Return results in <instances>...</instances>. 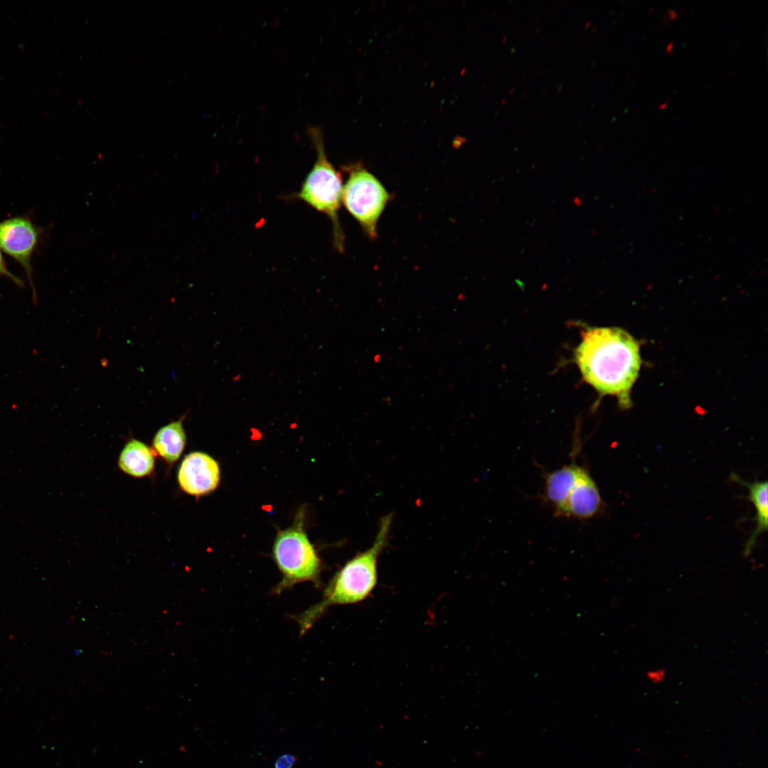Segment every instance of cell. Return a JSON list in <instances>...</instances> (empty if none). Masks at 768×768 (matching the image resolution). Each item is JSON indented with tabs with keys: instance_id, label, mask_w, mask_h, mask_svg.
Here are the masks:
<instances>
[{
	"instance_id": "obj_1",
	"label": "cell",
	"mask_w": 768,
	"mask_h": 768,
	"mask_svg": "<svg viewBox=\"0 0 768 768\" xmlns=\"http://www.w3.org/2000/svg\"><path fill=\"white\" fill-rule=\"evenodd\" d=\"M575 358L585 380L598 393L616 396L623 408L631 407V390L641 364L632 336L616 327L587 329Z\"/></svg>"
},
{
	"instance_id": "obj_2",
	"label": "cell",
	"mask_w": 768,
	"mask_h": 768,
	"mask_svg": "<svg viewBox=\"0 0 768 768\" xmlns=\"http://www.w3.org/2000/svg\"><path fill=\"white\" fill-rule=\"evenodd\" d=\"M392 519L390 515L382 518L370 548L358 553L337 572L326 586L320 602L294 617L302 635L329 607L355 604L370 595L377 583L378 558L388 542Z\"/></svg>"
},
{
	"instance_id": "obj_3",
	"label": "cell",
	"mask_w": 768,
	"mask_h": 768,
	"mask_svg": "<svg viewBox=\"0 0 768 768\" xmlns=\"http://www.w3.org/2000/svg\"><path fill=\"white\" fill-rule=\"evenodd\" d=\"M309 133L317 157L295 198L329 217L332 223L334 245L337 250L341 252L344 247V237L339 223L338 210L341 202L342 180L340 174L327 159L320 129L312 127Z\"/></svg>"
},
{
	"instance_id": "obj_4",
	"label": "cell",
	"mask_w": 768,
	"mask_h": 768,
	"mask_svg": "<svg viewBox=\"0 0 768 768\" xmlns=\"http://www.w3.org/2000/svg\"><path fill=\"white\" fill-rule=\"evenodd\" d=\"M303 513L294 524L277 534L273 545V558L282 574L281 581L273 594L292 588L304 582L319 585L321 560L303 528Z\"/></svg>"
},
{
	"instance_id": "obj_5",
	"label": "cell",
	"mask_w": 768,
	"mask_h": 768,
	"mask_svg": "<svg viewBox=\"0 0 768 768\" xmlns=\"http://www.w3.org/2000/svg\"><path fill=\"white\" fill-rule=\"evenodd\" d=\"M348 170L341 201L368 238L375 239L378 221L390 200V194L380 181L362 166H353Z\"/></svg>"
},
{
	"instance_id": "obj_6",
	"label": "cell",
	"mask_w": 768,
	"mask_h": 768,
	"mask_svg": "<svg viewBox=\"0 0 768 768\" xmlns=\"http://www.w3.org/2000/svg\"><path fill=\"white\" fill-rule=\"evenodd\" d=\"M39 229L26 217H14L0 222V250L15 259L32 282L31 257L39 240Z\"/></svg>"
},
{
	"instance_id": "obj_7",
	"label": "cell",
	"mask_w": 768,
	"mask_h": 768,
	"mask_svg": "<svg viewBox=\"0 0 768 768\" xmlns=\"http://www.w3.org/2000/svg\"><path fill=\"white\" fill-rule=\"evenodd\" d=\"M178 485L185 493L199 497L213 491L220 481L217 461L202 452H193L182 460L177 475Z\"/></svg>"
},
{
	"instance_id": "obj_8",
	"label": "cell",
	"mask_w": 768,
	"mask_h": 768,
	"mask_svg": "<svg viewBox=\"0 0 768 768\" xmlns=\"http://www.w3.org/2000/svg\"><path fill=\"white\" fill-rule=\"evenodd\" d=\"M602 507L599 490L584 468L558 515L587 519L594 516Z\"/></svg>"
},
{
	"instance_id": "obj_9",
	"label": "cell",
	"mask_w": 768,
	"mask_h": 768,
	"mask_svg": "<svg viewBox=\"0 0 768 768\" xmlns=\"http://www.w3.org/2000/svg\"><path fill=\"white\" fill-rule=\"evenodd\" d=\"M155 454L153 449L145 443L132 439L122 448L118 466L122 471L132 477L147 476L154 470Z\"/></svg>"
},
{
	"instance_id": "obj_10",
	"label": "cell",
	"mask_w": 768,
	"mask_h": 768,
	"mask_svg": "<svg viewBox=\"0 0 768 768\" xmlns=\"http://www.w3.org/2000/svg\"><path fill=\"white\" fill-rule=\"evenodd\" d=\"M184 417L169 422L161 427L152 441L153 450L168 464L177 462L186 444V434L183 427Z\"/></svg>"
},
{
	"instance_id": "obj_11",
	"label": "cell",
	"mask_w": 768,
	"mask_h": 768,
	"mask_svg": "<svg viewBox=\"0 0 768 768\" xmlns=\"http://www.w3.org/2000/svg\"><path fill=\"white\" fill-rule=\"evenodd\" d=\"M584 468L575 463L566 465L547 474L545 496L558 515Z\"/></svg>"
},
{
	"instance_id": "obj_12",
	"label": "cell",
	"mask_w": 768,
	"mask_h": 768,
	"mask_svg": "<svg viewBox=\"0 0 768 768\" xmlns=\"http://www.w3.org/2000/svg\"><path fill=\"white\" fill-rule=\"evenodd\" d=\"M730 478L737 483L746 486L749 490L748 498L754 506L756 509V527L748 539L743 555L748 557L754 547L756 540L760 533L767 529L768 525V484L766 481L747 482L742 480L738 476L732 474Z\"/></svg>"
},
{
	"instance_id": "obj_13",
	"label": "cell",
	"mask_w": 768,
	"mask_h": 768,
	"mask_svg": "<svg viewBox=\"0 0 768 768\" xmlns=\"http://www.w3.org/2000/svg\"><path fill=\"white\" fill-rule=\"evenodd\" d=\"M297 761V757L292 754H284L279 757L274 762V768H292Z\"/></svg>"
},
{
	"instance_id": "obj_14",
	"label": "cell",
	"mask_w": 768,
	"mask_h": 768,
	"mask_svg": "<svg viewBox=\"0 0 768 768\" xmlns=\"http://www.w3.org/2000/svg\"><path fill=\"white\" fill-rule=\"evenodd\" d=\"M0 276H4L10 279L17 285H22V281L7 268L0 250Z\"/></svg>"
},
{
	"instance_id": "obj_15",
	"label": "cell",
	"mask_w": 768,
	"mask_h": 768,
	"mask_svg": "<svg viewBox=\"0 0 768 768\" xmlns=\"http://www.w3.org/2000/svg\"><path fill=\"white\" fill-rule=\"evenodd\" d=\"M665 672L663 670L658 669L655 671H649L647 677L652 683H660L663 680Z\"/></svg>"
},
{
	"instance_id": "obj_16",
	"label": "cell",
	"mask_w": 768,
	"mask_h": 768,
	"mask_svg": "<svg viewBox=\"0 0 768 768\" xmlns=\"http://www.w3.org/2000/svg\"><path fill=\"white\" fill-rule=\"evenodd\" d=\"M666 11V19L673 21L677 18L678 13L675 9L668 8Z\"/></svg>"
},
{
	"instance_id": "obj_17",
	"label": "cell",
	"mask_w": 768,
	"mask_h": 768,
	"mask_svg": "<svg viewBox=\"0 0 768 768\" xmlns=\"http://www.w3.org/2000/svg\"><path fill=\"white\" fill-rule=\"evenodd\" d=\"M673 45H674V41H673V40H672V41H670V42H669V43H668L667 46H666V53H668V55H671V53H673Z\"/></svg>"
},
{
	"instance_id": "obj_18",
	"label": "cell",
	"mask_w": 768,
	"mask_h": 768,
	"mask_svg": "<svg viewBox=\"0 0 768 768\" xmlns=\"http://www.w3.org/2000/svg\"><path fill=\"white\" fill-rule=\"evenodd\" d=\"M668 97L667 98V100L666 101H664L663 103H661V104H660L658 105V109L659 110H663V109H665L666 107V106L668 105Z\"/></svg>"
},
{
	"instance_id": "obj_19",
	"label": "cell",
	"mask_w": 768,
	"mask_h": 768,
	"mask_svg": "<svg viewBox=\"0 0 768 768\" xmlns=\"http://www.w3.org/2000/svg\"><path fill=\"white\" fill-rule=\"evenodd\" d=\"M653 9H654V7H651V9L649 11V13H651Z\"/></svg>"
}]
</instances>
